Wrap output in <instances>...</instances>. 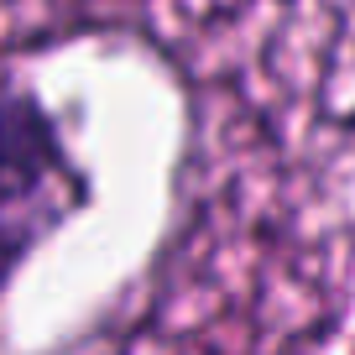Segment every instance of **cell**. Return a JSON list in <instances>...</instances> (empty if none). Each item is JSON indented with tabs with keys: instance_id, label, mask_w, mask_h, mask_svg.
Listing matches in <instances>:
<instances>
[{
	"instance_id": "cell-1",
	"label": "cell",
	"mask_w": 355,
	"mask_h": 355,
	"mask_svg": "<svg viewBox=\"0 0 355 355\" xmlns=\"http://www.w3.org/2000/svg\"><path fill=\"white\" fill-rule=\"evenodd\" d=\"M94 204V178L58 115L26 84L0 89V298L21 266Z\"/></svg>"
}]
</instances>
